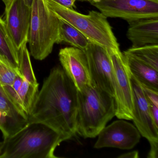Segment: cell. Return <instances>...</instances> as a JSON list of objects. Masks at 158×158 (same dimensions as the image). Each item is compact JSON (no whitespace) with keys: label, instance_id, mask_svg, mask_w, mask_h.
Here are the masks:
<instances>
[{"label":"cell","instance_id":"obj_11","mask_svg":"<svg viewBox=\"0 0 158 158\" xmlns=\"http://www.w3.org/2000/svg\"><path fill=\"white\" fill-rule=\"evenodd\" d=\"M59 57L62 69L78 91L91 85L88 62L84 51L66 47L60 50Z\"/></svg>","mask_w":158,"mask_h":158},{"label":"cell","instance_id":"obj_3","mask_svg":"<svg viewBox=\"0 0 158 158\" xmlns=\"http://www.w3.org/2000/svg\"><path fill=\"white\" fill-rule=\"evenodd\" d=\"M115 98L91 85L77 90V133L84 138H93L115 116Z\"/></svg>","mask_w":158,"mask_h":158},{"label":"cell","instance_id":"obj_14","mask_svg":"<svg viewBox=\"0 0 158 158\" xmlns=\"http://www.w3.org/2000/svg\"><path fill=\"white\" fill-rule=\"evenodd\" d=\"M124 59L130 74L142 87L158 92V71L124 52Z\"/></svg>","mask_w":158,"mask_h":158},{"label":"cell","instance_id":"obj_6","mask_svg":"<svg viewBox=\"0 0 158 158\" xmlns=\"http://www.w3.org/2000/svg\"><path fill=\"white\" fill-rule=\"evenodd\" d=\"M90 4L106 17L122 18L127 22L158 18V0H101Z\"/></svg>","mask_w":158,"mask_h":158},{"label":"cell","instance_id":"obj_2","mask_svg":"<svg viewBox=\"0 0 158 158\" xmlns=\"http://www.w3.org/2000/svg\"><path fill=\"white\" fill-rule=\"evenodd\" d=\"M68 138L48 126L28 122L18 132L4 139L0 158H56V148Z\"/></svg>","mask_w":158,"mask_h":158},{"label":"cell","instance_id":"obj_20","mask_svg":"<svg viewBox=\"0 0 158 158\" xmlns=\"http://www.w3.org/2000/svg\"><path fill=\"white\" fill-rule=\"evenodd\" d=\"M27 43L24 44L18 50L19 73L25 80L32 85H39L37 81L31 64L30 54L27 48Z\"/></svg>","mask_w":158,"mask_h":158},{"label":"cell","instance_id":"obj_7","mask_svg":"<svg viewBox=\"0 0 158 158\" xmlns=\"http://www.w3.org/2000/svg\"><path fill=\"white\" fill-rule=\"evenodd\" d=\"M109 53L114 76V98L116 104L115 116L119 119L132 120L133 97L130 73L121 52Z\"/></svg>","mask_w":158,"mask_h":158},{"label":"cell","instance_id":"obj_25","mask_svg":"<svg viewBox=\"0 0 158 158\" xmlns=\"http://www.w3.org/2000/svg\"><path fill=\"white\" fill-rule=\"evenodd\" d=\"M23 1L27 6L31 8L32 4H33V2H34V0H23Z\"/></svg>","mask_w":158,"mask_h":158},{"label":"cell","instance_id":"obj_21","mask_svg":"<svg viewBox=\"0 0 158 158\" xmlns=\"http://www.w3.org/2000/svg\"><path fill=\"white\" fill-rule=\"evenodd\" d=\"M18 73V70L14 68L5 59L0 56V85H12Z\"/></svg>","mask_w":158,"mask_h":158},{"label":"cell","instance_id":"obj_19","mask_svg":"<svg viewBox=\"0 0 158 158\" xmlns=\"http://www.w3.org/2000/svg\"><path fill=\"white\" fill-rule=\"evenodd\" d=\"M0 110L23 126L28 123L27 114L20 110L7 97L0 85Z\"/></svg>","mask_w":158,"mask_h":158},{"label":"cell","instance_id":"obj_10","mask_svg":"<svg viewBox=\"0 0 158 158\" xmlns=\"http://www.w3.org/2000/svg\"><path fill=\"white\" fill-rule=\"evenodd\" d=\"M130 81L133 97L132 120L140 135L148 139L150 146H158V127L152 118L142 87L131 74Z\"/></svg>","mask_w":158,"mask_h":158},{"label":"cell","instance_id":"obj_13","mask_svg":"<svg viewBox=\"0 0 158 158\" xmlns=\"http://www.w3.org/2000/svg\"><path fill=\"white\" fill-rule=\"evenodd\" d=\"M127 36L132 48L158 45V18H143L127 22Z\"/></svg>","mask_w":158,"mask_h":158},{"label":"cell","instance_id":"obj_27","mask_svg":"<svg viewBox=\"0 0 158 158\" xmlns=\"http://www.w3.org/2000/svg\"><path fill=\"white\" fill-rule=\"evenodd\" d=\"M3 146H4V142L1 141L0 142V153H1L2 149H3Z\"/></svg>","mask_w":158,"mask_h":158},{"label":"cell","instance_id":"obj_22","mask_svg":"<svg viewBox=\"0 0 158 158\" xmlns=\"http://www.w3.org/2000/svg\"><path fill=\"white\" fill-rule=\"evenodd\" d=\"M23 127L8 117L0 110V130L2 132L3 138L10 136Z\"/></svg>","mask_w":158,"mask_h":158},{"label":"cell","instance_id":"obj_16","mask_svg":"<svg viewBox=\"0 0 158 158\" xmlns=\"http://www.w3.org/2000/svg\"><path fill=\"white\" fill-rule=\"evenodd\" d=\"M0 56L5 59L14 68L18 70V50L9 34L5 22L1 17Z\"/></svg>","mask_w":158,"mask_h":158},{"label":"cell","instance_id":"obj_18","mask_svg":"<svg viewBox=\"0 0 158 158\" xmlns=\"http://www.w3.org/2000/svg\"><path fill=\"white\" fill-rule=\"evenodd\" d=\"M39 86V85H32L24 79L17 93L19 106L28 117L38 93Z\"/></svg>","mask_w":158,"mask_h":158},{"label":"cell","instance_id":"obj_23","mask_svg":"<svg viewBox=\"0 0 158 158\" xmlns=\"http://www.w3.org/2000/svg\"><path fill=\"white\" fill-rule=\"evenodd\" d=\"M55 3L63 6L68 8L70 10H74L75 6V2L76 0H51Z\"/></svg>","mask_w":158,"mask_h":158},{"label":"cell","instance_id":"obj_24","mask_svg":"<svg viewBox=\"0 0 158 158\" xmlns=\"http://www.w3.org/2000/svg\"><path fill=\"white\" fill-rule=\"evenodd\" d=\"M120 158H139L138 152L136 151L130 152L127 153H124L118 156Z\"/></svg>","mask_w":158,"mask_h":158},{"label":"cell","instance_id":"obj_26","mask_svg":"<svg viewBox=\"0 0 158 158\" xmlns=\"http://www.w3.org/2000/svg\"><path fill=\"white\" fill-rule=\"evenodd\" d=\"M2 1L4 2L5 6H6V9L8 8V7L10 6L11 2L12 1V0H2Z\"/></svg>","mask_w":158,"mask_h":158},{"label":"cell","instance_id":"obj_5","mask_svg":"<svg viewBox=\"0 0 158 158\" xmlns=\"http://www.w3.org/2000/svg\"><path fill=\"white\" fill-rule=\"evenodd\" d=\"M28 41L31 55L43 60L58 43L60 19L49 8L46 0H34Z\"/></svg>","mask_w":158,"mask_h":158},{"label":"cell","instance_id":"obj_28","mask_svg":"<svg viewBox=\"0 0 158 158\" xmlns=\"http://www.w3.org/2000/svg\"><path fill=\"white\" fill-rule=\"evenodd\" d=\"M76 1L80 2H89L90 1V0H76Z\"/></svg>","mask_w":158,"mask_h":158},{"label":"cell","instance_id":"obj_8","mask_svg":"<svg viewBox=\"0 0 158 158\" xmlns=\"http://www.w3.org/2000/svg\"><path fill=\"white\" fill-rule=\"evenodd\" d=\"M84 51L88 62L91 85L114 97L113 69L108 50L90 41Z\"/></svg>","mask_w":158,"mask_h":158},{"label":"cell","instance_id":"obj_12","mask_svg":"<svg viewBox=\"0 0 158 158\" xmlns=\"http://www.w3.org/2000/svg\"><path fill=\"white\" fill-rule=\"evenodd\" d=\"M31 12L23 0H12L5 9L6 27L18 50L28 41Z\"/></svg>","mask_w":158,"mask_h":158},{"label":"cell","instance_id":"obj_4","mask_svg":"<svg viewBox=\"0 0 158 158\" xmlns=\"http://www.w3.org/2000/svg\"><path fill=\"white\" fill-rule=\"evenodd\" d=\"M46 2L49 8L59 18L72 25L90 41L102 46L109 52H121L107 17L102 13L92 10L85 15L63 7L51 0Z\"/></svg>","mask_w":158,"mask_h":158},{"label":"cell","instance_id":"obj_15","mask_svg":"<svg viewBox=\"0 0 158 158\" xmlns=\"http://www.w3.org/2000/svg\"><path fill=\"white\" fill-rule=\"evenodd\" d=\"M58 43L65 42L75 48L85 51L90 40L80 31L62 19H60Z\"/></svg>","mask_w":158,"mask_h":158},{"label":"cell","instance_id":"obj_1","mask_svg":"<svg viewBox=\"0 0 158 158\" xmlns=\"http://www.w3.org/2000/svg\"><path fill=\"white\" fill-rule=\"evenodd\" d=\"M77 90L61 67L51 70L39 91L28 122L42 123L68 138L76 135Z\"/></svg>","mask_w":158,"mask_h":158},{"label":"cell","instance_id":"obj_9","mask_svg":"<svg viewBox=\"0 0 158 158\" xmlns=\"http://www.w3.org/2000/svg\"><path fill=\"white\" fill-rule=\"evenodd\" d=\"M140 133L135 126L127 121L117 120L105 126L98 135L94 148H113L123 150L134 148L139 142Z\"/></svg>","mask_w":158,"mask_h":158},{"label":"cell","instance_id":"obj_17","mask_svg":"<svg viewBox=\"0 0 158 158\" xmlns=\"http://www.w3.org/2000/svg\"><path fill=\"white\" fill-rule=\"evenodd\" d=\"M124 52L158 71V45L132 47Z\"/></svg>","mask_w":158,"mask_h":158}]
</instances>
